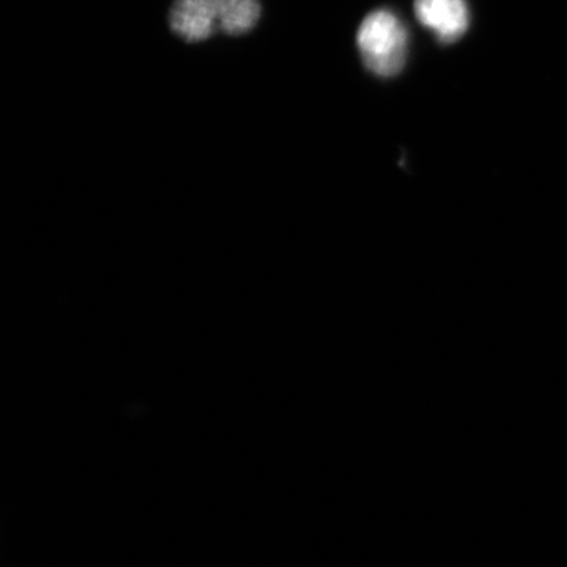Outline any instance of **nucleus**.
I'll return each instance as SVG.
<instances>
[{"label": "nucleus", "mask_w": 567, "mask_h": 567, "mask_svg": "<svg viewBox=\"0 0 567 567\" xmlns=\"http://www.w3.org/2000/svg\"><path fill=\"white\" fill-rule=\"evenodd\" d=\"M259 0H175L169 9L172 31L187 42L208 40L217 33L243 35L259 23Z\"/></svg>", "instance_id": "nucleus-1"}, {"label": "nucleus", "mask_w": 567, "mask_h": 567, "mask_svg": "<svg viewBox=\"0 0 567 567\" xmlns=\"http://www.w3.org/2000/svg\"><path fill=\"white\" fill-rule=\"evenodd\" d=\"M358 47L368 70L379 76H393L405 66L409 33L394 12L374 11L359 28Z\"/></svg>", "instance_id": "nucleus-2"}, {"label": "nucleus", "mask_w": 567, "mask_h": 567, "mask_svg": "<svg viewBox=\"0 0 567 567\" xmlns=\"http://www.w3.org/2000/svg\"><path fill=\"white\" fill-rule=\"evenodd\" d=\"M415 16L444 44L456 42L470 27L465 0H415Z\"/></svg>", "instance_id": "nucleus-3"}]
</instances>
